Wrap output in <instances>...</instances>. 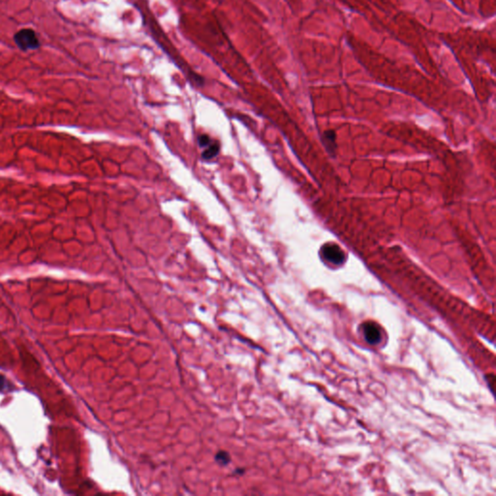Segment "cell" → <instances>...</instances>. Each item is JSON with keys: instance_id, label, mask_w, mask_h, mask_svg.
<instances>
[{"instance_id": "obj_1", "label": "cell", "mask_w": 496, "mask_h": 496, "mask_svg": "<svg viewBox=\"0 0 496 496\" xmlns=\"http://www.w3.org/2000/svg\"><path fill=\"white\" fill-rule=\"evenodd\" d=\"M320 256L327 265L332 267H340L346 262L345 251L334 242L325 243L320 249Z\"/></svg>"}, {"instance_id": "obj_2", "label": "cell", "mask_w": 496, "mask_h": 496, "mask_svg": "<svg viewBox=\"0 0 496 496\" xmlns=\"http://www.w3.org/2000/svg\"><path fill=\"white\" fill-rule=\"evenodd\" d=\"M14 41L21 51H33L40 47V40L33 29L23 28L14 36Z\"/></svg>"}, {"instance_id": "obj_3", "label": "cell", "mask_w": 496, "mask_h": 496, "mask_svg": "<svg viewBox=\"0 0 496 496\" xmlns=\"http://www.w3.org/2000/svg\"><path fill=\"white\" fill-rule=\"evenodd\" d=\"M322 143L328 154L334 157L337 150L336 143V133L333 130H327L322 135Z\"/></svg>"}, {"instance_id": "obj_4", "label": "cell", "mask_w": 496, "mask_h": 496, "mask_svg": "<svg viewBox=\"0 0 496 496\" xmlns=\"http://www.w3.org/2000/svg\"><path fill=\"white\" fill-rule=\"evenodd\" d=\"M363 333L365 340L370 344H377L381 340L380 329L373 323H367L363 326Z\"/></svg>"}, {"instance_id": "obj_5", "label": "cell", "mask_w": 496, "mask_h": 496, "mask_svg": "<svg viewBox=\"0 0 496 496\" xmlns=\"http://www.w3.org/2000/svg\"><path fill=\"white\" fill-rule=\"evenodd\" d=\"M219 150H220V146L218 143H210V145H208L206 148H205L204 153L202 154V157L205 159V160H209L213 157H215L217 154H219Z\"/></svg>"}, {"instance_id": "obj_6", "label": "cell", "mask_w": 496, "mask_h": 496, "mask_svg": "<svg viewBox=\"0 0 496 496\" xmlns=\"http://www.w3.org/2000/svg\"><path fill=\"white\" fill-rule=\"evenodd\" d=\"M215 462L220 465V466H226L231 462V456L228 452L226 451H219L215 457H214Z\"/></svg>"}, {"instance_id": "obj_7", "label": "cell", "mask_w": 496, "mask_h": 496, "mask_svg": "<svg viewBox=\"0 0 496 496\" xmlns=\"http://www.w3.org/2000/svg\"><path fill=\"white\" fill-rule=\"evenodd\" d=\"M198 141H199V145H200V147H204V148H206V147H207L208 145H210V143H211V139L208 137L207 135H202V136H200L199 139H198Z\"/></svg>"}, {"instance_id": "obj_8", "label": "cell", "mask_w": 496, "mask_h": 496, "mask_svg": "<svg viewBox=\"0 0 496 496\" xmlns=\"http://www.w3.org/2000/svg\"><path fill=\"white\" fill-rule=\"evenodd\" d=\"M5 382H6V379H5L4 377L2 376V375H0V391H2V390H4V389L9 391V383L4 385V383H5Z\"/></svg>"}, {"instance_id": "obj_9", "label": "cell", "mask_w": 496, "mask_h": 496, "mask_svg": "<svg viewBox=\"0 0 496 496\" xmlns=\"http://www.w3.org/2000/svg\"><path fill=\"white\" fill-rule=\"evenodd\" d=\"M244 472H245V469H244V468H237V469L234 471V473H235V474H237V475H243V474H244Z\"/></svg>"}]
</instances>
